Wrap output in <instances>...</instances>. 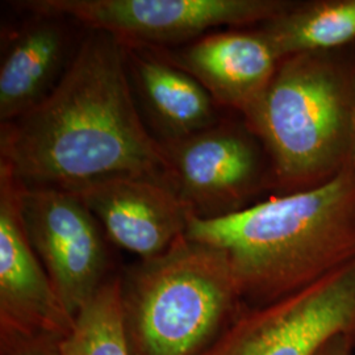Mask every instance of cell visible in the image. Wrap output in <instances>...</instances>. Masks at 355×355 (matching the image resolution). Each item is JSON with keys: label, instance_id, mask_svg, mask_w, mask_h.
Masks as SVG:
<instances>
[{"label": "cell", "instance_id": "8fae6325", "mask_svg": "<svg viewBox=\"0 0 355 355\" xmlns=\"http://www.w3.org/2000/svg\"><path fill=\"white\" fill-rule=\"evenodd\" d=\"M166 60L200 82L218 107L242 117L261 99L282 61L259 26L202 36Z\"/></svg>", "mask_w": 355, "mask_h": 355}, {"label": "cell", "instance_id": "52a82bcc", "mask_svg": "<svg viewBox=\"0 0 355 355\" xmlns=\"http://www.w3.org/2000/svg\"><path fill=\"white\" fill-rule=\"evenodd\" d=\"M171 186L192 217L217 218L252 205L272 191L262 142L241 121H218L182 140L162 142Z\"/></svg>", "mask_w": 355, "mask_h": 355}, {"label": "cell", "instance_id": "ac0fdd59", "mask_svg": "<svg viewBox=\"0 0 355 355\" xmlns=\"http://www.w3.org/2000/svg\"><path fill=\"white\" fill-rule=\"evenodd\" d=\"M353 166L355 167V149H354V155H353Z\"/></svg>", "mask_w": 355, "mask_h": 355}, {"label": "cell", "instance_id": "e0dca14e", "mask_svg": "<svg viewBox=\"0 0 355 355\" xmlns=\"http://www.w3.org/2000/svg\"><path fill=\"white\" fill-rule=\"evenodd\" d=\"M355 345L346 336H337L324 345L315 355H354Z\"/></svg>", "mask_w": 355, "mask_h": 355}, {"label": "cell", "instance_id": "6da1fadb", "mask_svg": "<svg viewBox=\"0 0 355 355\" xmlns=\"http://www.w3.org/2000/svg\"><path fill=\"white\" fill-rule=\"evenodd\" d=\"M0 162L32 187L73 191L123 175L173 187L164 144L133 99L127 46L98 31L82 41L42 102L1 124Z\"/></svg>", "mask_w": 355, "mask_h": 355}, {"label": "cell", "instance_id": "5b68a950", "mask_svg": "<svg viewBox=\"0 0 355 355\" xmlns=\"http://www.w3.org/2000/svg\"><path fill=\"white\" fill-rule=\"evenodd\" d=\"M288 0H26L35 15L70 17L127 48L178 44L216 26H257L287 11Z\"/></svg>", "mask_w": 355, "mask_h": 355}, {"label": "cell", "instance_id": "7c38bea8", "mask_svg": "<svg viewBox=\"0 0 355 355\" xmlns=\"http://www.w3.org/2000/svg\"><path fill=\"white\" fill-rule=\"evenodd\" d=\"M13 36L0 66V121L42 102L64 76L67 35L58 17L36 15Z\"/></svg>", "mask_w": 355, "mask_h": 355}, {"label": "cell", "instance_id": "2e32d148", "mask_svg": "<svg viewBox=\"0 0 355 355\" xmlns=\"http://www.w3.org/2000/svg\"><path fill=\"white\" fill-rule=\"evenodd\" d=\"M61 341L0 338L1 355H61Z\"/></svg>", "mask_w": 355, "mask_h": 355}, {"label": "cell", "instance_id": "5bb4252c", "mask_svg": "<svg viewBox=\"0 0 355 355\" xmlns=\"http://www.w3.org/2000/svg\"><path fill=\"white\" fill-rule=\"evenodd\" d=\"M259 28L282 60L347 46L355 42V0L293 1L287 11Z\"/></svg>", "mask_w": 355, "mask_h": 355}, {"label": "cell", "instance_id": "9a60e30c", "mask_svg": "<svg viewBox=\"0 0 355 355\" xmlns=\"http://www.w3.org/2000/svg\"><path fill=\"white\" fill-rule=\"evenodd\" d=\"M61 355H132L121 304V278L111 275L74 318Z\"/></svg>", "mask_w": 355, "mask_h": 355}, {"label": "cell", "instance_id": "ba28073f", "mask_svg": "<svg viewBox=\"0 0 355 355\" xmlns=\"http://www.w3.org/2000/svg\"><path fill=\"white\" fill-rule=\"evenodd\" d=\"M17 202L26 237L66 311L76 318L111 277L107 236L71 191L19 182Z\"/></svg>", "mask_w": 355, "mask_h": 355}, {"label": "cell", "instance_id": "3957f363", "mask_svg": "<svg viewBox=\"0 0 355 355\" xmlns=\"http://www.w3.org/2000/svg\"><path fill=\"white\" fill-rule=\"evenodd\" d=\"M242 119L266 150L274 195L318 187L353 167L355 42L284 57Z\"/></svg>", "mask_w": 355, "mask_h": 355}, {"label": "cell", "instance_id": "30bf717a", "mask_svg": "<svg viewBox=\"0 0 355 355\" xmlns=\"http://www.w3.org/2000/svg\"><path fill=\"white\" fill-rule=\"evenodd\" d=\"M71 192L96 217L110 241L141 259L165 253L186 234L190 211L165 183L123 175L96 180Z\"/></svg>", "mask_w": 355, "mask_h": 355}, {"label": "cell", "instance_id": "277c9868", "mask_svg": "<svg viewBox=\"0 0 355 355\" xmlns=\"http://www.w3.org/2000/svg\"><path fill=\"white\" fill-rule=\"evenodd\" d=\"M120 278L132 355H196L246 306L228 255L186 234Z\"/></svg>", "mask_w": 355, "mask_h": 355}, {"label": "cell", "instance_id": "7a4b0ae2", "mask_svg": "<svg viewBox=\"0 0 355 355\" xmlns=\"http://www.w3.org/2000/svg\"><path fill=\"white\" fill-rule=\"evenodd\" d=\"M186 236L228 255L245 305L275 303L354 261L355 167L232 215L191 216Z\"/></svg>", "mask_w": 355, "mask_h": 355}, {"label": "cell", "instance_id": "8992f818", "mask_svg": "<svg viewBox=\"0 0 355 355\" xmlns=\"http://www.w3.org/2000/svg\"><path fill=\"white\" fill-rule=\"evenodd\" d=\"M337 336L355 345V259L275 303L246 305L196 355H315Z\"/></svg>", "mask_w": 355, "mask_h": 355}, {"label": "cell", "instance_id": "9c48e42d", "mask_svg": "<svg viewBox=\"0 0 355 355\" xmlns=\"http://www.w3.org/2000/svg\"><path fill=\"white\" fill-rule=\"evenodd\" d=\"M19 182L0 162V338L62 341L74 327L21 223Z\"/></svg>", "mask_w": 355, "mask_h": 355}, {"label": "cell", "instance_id": "4fadbf2b", "mask_svg": "<svg viewBox=\"0 0 355 355\" xmlns=\"http://www.w3.org/2000/svg\"><path fill=\"white\" fill-rule=\"evenodd\" d=\"M127 49L129 71L161 142L186 139L220 121L214 98L187 71L164 57Z\"/></svg>", "mask_w": 355, "mask_h": 355}]
</instances>
